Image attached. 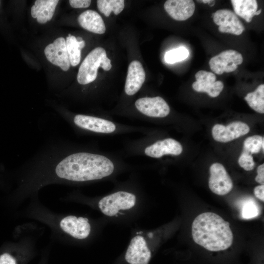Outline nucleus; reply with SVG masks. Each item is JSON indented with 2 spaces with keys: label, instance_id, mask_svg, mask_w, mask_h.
<instances>
[{
  "label": "nucleus",
  "instance_id": "obj_30",
  "mask_svg": "<svg viewBox=\"0 0 264 264\" xmlns=\"http://www.w3.org/2000/svg\"><path fill=\"white\" fill-rule=\"evenodd\" d=\"M257 175L255 177V181L264 185V164L259 165L257 169Z\"/></svg>",
  "mask_w": 264,
  "mask_h": 264
},
{
  "label": "nucleus",
  "instance_id": "obj_13",
  "mask_svg": "<svg viewBox=\"0 0 264 264\" xmlns=\"http://www.w3.org/2000/svg\"><path fill=\"white\" fill-rule=\"evenodd\" d=\"M62 229L77 239H85L89 235L91 227L88 219L68 216L63 218L60 223Z\"/></svg>",
  "mask_w": 264,
  "mask_h": 264
},
{
  "label": "nucleus",
  "instance_id": "obj_12",
  "mask_svg": "<svg viewBox=\"0 0 264 264\" xmlns=\"http://www.w3.org/2000/svg\"><path fill=\"white\" fill-rule=\"evenodd\" d=\"M44 52L47 60L52 64L64 71L69 69L70 64L64 38H58L53 43L48 44Z\"/></svg>",
  "mask_w": 264,
  "mask_h": 264
},
{
  "label": "nucleus",
  "instance_id": "obj_21",
  "mask_svg": "<svg viewBox=\"0 0 264 264\" xmlns=\"http://www.w3.org/2000/svg\"><path fill=\"white\" fill-rule=\"evenodd\" d=\"M66 47L70 65L75 66L81 60V50L85 46L84 40L78 41L76 38L68 34L66 40Z\"/></svg>",
  "mask_w": 264,
  "mask_h": 264
},
{
  "label": "nucleus",
  "instance_id": "obj_27",
  "mask_svg": "<svg viewBox=\"0 0 264 264\" xmlns=\"http://www.w3.org/2000/svg\"><path fill=\"white\" fill-rule=\"evenodd\" d=\"M239 165L245 171H251L255 166L252 154L242 151L238 159Z\"/></svg>",
  "mask_w": 264,
  "mask_h": 264
},
{
  "label": "nucleus",
  "instance_id": "obj_4",
  "mask_svg": "<svg viewBox=\"0 0 264 264\" xmlns=\"http://www.w3.org/2000/svg\"><path fill=\"white\" fill-rule=\"evenodd\" d=\"M136 201V198L133 194L126 191H118L101 198L98 202V207L104 215L113 217L121 210L133 208Z\"/></svg>",
  "mask_w": 264,
  "mask_h": 264
},
{
  "label": "nucleus",
  "instance_id": "obj_1",
  "mask_svg": "<svg viewBox=\"0 0 264 264\" xmlns=\"http://www.w3.org/2000/svg\"><path fill=\"white\" fill-rule=\"evenodd\" d=\"M114 169L113 163L107 157L80 152L70 154L61 160L56 165L55 172L60 178L83 182L107 177Z\"/></svg>",
  "mask_w": 264,
  "mask_h": 264
},
{
  "label": "nucleus",
  "instance_id": "obj_6",
  "mask_svg": "<svg viewBox=\"0 0 264 264\" xmlns=\"http://www.w3.org/2000/svg\"><path fill=\"white\" fill-rule=\"evenodd\" d=\"M243 62L242 55L239 52L226 50L211 58L209 64L211 70L218 75L224 72L228 73L236 70L238 66Z\"/></svg>",
  "mask_w": 264,
  "mask_h": 264
},
{
  "label": "nucleus",
  "instance_id": "obj_11",
  "mask_svg": "<svg viewBox=\"0 0 264 264\" xmlns=\"http://www.w3.org/2000/svg\"><path fill=\"white\" fill-rule=\"evenodd\" d=\"M196 81L192 84L193 89L206 92L211 97H216L223 90L224 85L221 81H216V76L211 72L199 70L195 74Z\"/></svg>",
  "mask_w": 264,
  "mask_h": 264
},
{
  "label": "nucleus",
  "instance_id": "obj_29",
  "mask_svg": "<svg viewBox=\"0 0 264 264\" xmlns=\"http://www.w3.org/2000/svg\"><path fill=\"white\" fill-rule=\"evenodd\" d=\"M0 264H17L14 258L8 253L0 255Z\"/></svg>",
  "mask_w": 264,
  "mask_h": 264
},
{
  "label": "nucleus",
  "instance_id": "obj_32",
  "mask_svg": "<svg viewBox=\"0 0 264 264\" xmlns=\"http://www.w3.org/2000/svg\"><path fill=\"white\" fill-rule=\"evenodd\" d=\"M198 1H202L204 3H207L212 2V1H213V0H199Z\"/></svg>",
  "mask_w": 264,
  "mask_h": 264
},
{
  "label": "nucleus",
  "instance_id": "obj_26",
  "mask_svg": "<svg viewBox=\"0 0 264 264\" xmlns=\"http://www.w3.org/2000/svg\"><path fill=\"white\" fill-rule=\"evenodd\" d=\"M263 141L264 137L259 135L248 137L244 141L242 151L251 154L258 153L262 149Z\"/></svg>",
  "mask_w": 264,
  "mask_h": 264
},
{
  "label": "nucleus",
  "instance_id": "obj_8",
  "mask_svg": "<svg viewBox=\"0 0 264 264\" xmlns=\"http://www.w3.org/2000/svg\"><path fill=\"white\" fill-rule=\"evenodd\" d=\"M250 131L249 126L241 121H234L225 126L216 124L212 130L215 140L220 142H228L243 136Z\"/></svg>",
  "mask_w": 264,
  "mask_h": 264
},
{
  "label": "nucleus",
  "instance_id": "obj_34",
  "mask_svg": "<svg viewBox=\"0 0 264 264\" xmlns=\"http://www.w3.org/2000/svg\"><path fill=\"white\" fill-rule=\"evenodd\" d=\"M76 40L78 41H81L82 40H83L82 39V38L81 37H78L77 38H76Z\"/></svg>",
  "mask_w": 264,
  "mask_h": 264
},
{
  "label": "nucleus",
  "instance_id": "obj_9",
  "mask_svg": "<svg viewBox=\"0 0 264 264\" xmlns=\"http://www.w3.org/2000/svg\"><path fill=\"white\" fill-rule=\"evenodd\" d=\"M212 16L214 23L219 26V31L221 33L240 35L244 30L242 22L230 10H218L213 13Z\"/></svg>",
  "mask_w": 264,
  "mask_h": 264
},
{
  "label": "nucleus",
  "instance_id": "obj_3",
  "mask_svg": "<svg viewBox=\"0 0 264 264\" xmlns=\"http://www.w3.org/2000/svg\"><path fill=\"white\" fill-rule=\"evenodd\" d=\"M111 61L107 56L104 48L98 47L92 50L81 64L77 76L78 83L86 85L94 81L99 67L109 71L111 68Z\"/></svg>",
  "mask_w": 264,
  "mask_h": 264
},
{
  "label": "nucleus",
  "instance_id": "obj_15",
  "mask_svg": "<svg viewBox=\"0 0 264 264\" xmlns=\"http://www.w3.org/2000/svg\"><path fill=\"white\" fill-rule=\"evenodd\" d=\"M182 151L183 148L179 142L172 138H166L147 147L144 152L150 157L159 158L165 154L178 155Z\"/></svg>",
  "mask_w": 264,
  "mask_h": 264
},
{
  "label": "nucleus",
  "instance_id": "obj_25",
  "mask_svg": "<svg viewBox=\"0 0 264 264\" xmlns=\"http://www.w3.org/2000/svg\"><path fill=\"white\" fill-rule=\"evenodd\" d=\"M189 51L184 46H180L167 51L164 56V60L168 64H174L182 61L189 56Z\"/></svg>",
  "mask_w": 264,
  "mask_h": 264
},
{
  "label": "nucleus",
  "instance_id": "obj_18",
  "mask_svg": "<svg viewBox=\"0 0 264 264\" xmlns=\"http://www.w3.org/2000/svg\"><path fill=\"white\" fill-rule=\"evenodd\" d=\"M78 22L83 28L94 33L102 34L106 31L102 17L94 10H88L81 13L78 18Z\"/></svg>",
  "mask_w": 264,
  "mask_h": 264
},
{
  "label": "nucleus",
  "instance_id": "obj_17",
  "mask_svg": "<svg viewBox=\"0 0 264 264\" xmlns=\"http://www.w3.org/2000/svg\"><path fill=\"white\" fill-rule=\"evenodd\" d=\"M145 79V72L141 63L135 60L129 66L125 86L126 93L130 96L135 94L141 88Z\"/></svg>",
  "mask_w": 264,
  "mask_h": 264
},
{
  "label": "nucleus",
  "instance_id": "obj_22",
  "mask_svg": "<svg viewBox=\"0 0 264 264\" xmlns=\"http://www.w3.org/2000/svg\"><path fill=\"white\" fill-rule=\"evenodd\" d=\"M245 100L253 110L260 113H264V85L261 84L256 90L248 93Z\"/></svg>",
  "mask_w": 264,
  "mask_h": 264
},
{
  "label": "nucleus",
  "instance_id": "obj_10",
  "mask_svg": "<svg viewBox=\"0 0 264 264\" xmlns=\"http://www.w3.org/2000/svg\"><path fill=\"white\" fill-rule=\"evenodd\" d=\"M135 105L142 113L152 117H164L170 113L168 104L162 97H143L137 99Z\"/></svg>",
  "mask_w": 264,
  "mask_h": 264
},
{
  "label": "nucleus",
  "instance_id": "obj_14",
  "mask_svg": "<svg viewBox=\"0 0 264 264\" xmlns=\"http://www.w3.org/2000/svg\"><path fill=\"white\" fill-rule=\"evenodd\" d=\"M73 121L78 127L96 132L110 133L116 129L112 122L91 116L78 114L74 117Z\"/></svg>",
  "mask_w": 264,
  "mask_h": 264
},
{
  "label": "nucleus",
  "instance_id": "obj_31",
  "mask_svg": "<svg viewBox=\"0 0 264 264\" xmlns=\"http://www.w3.org/2000/svg\"><path fill=\"white\" fill-rule=\"evenodd\" d=\"M254 194L255 197L260 200L264 201V185H260L255 187Z\"/></svg>",
  "mask_w": 264,
  "mask_h": 264
},
{
  "label": "nucleus",
  "instance_id": "obj_35",
  "mask_svg": "<svg viewBox=\"0 0 264 264\" xmlns=\"http://www.w3.org/2000/svg\"></svg>",
  "mask_w": 264,
  "mask_h": 264
},
{
  "label": "nucleus",
  "instance_id": "obj_20",
  "mask_svg": "<svg viewBox=\"0 0 264 264\" xmlns=\"http://www.w3.org/2000/svg\"><path fill=\"white\" fill-rule=\"evenodd\" d=\"M234 10L236 14L250 22L258 8L256 0H231Z\"/></svg>",
  "mask_w": 264,
  "mask_h": 264
},
{
  "label": "nucleus",
  "instance_id": "obj_28",
  "mask_svg": "<svg viewBox=\"0 0 264 264\" xmlns=\"http://www.w3.org/2000/svg\"><path fill=\"white\" fill-rule=\"evenodd\" d=\"M90 0H70L69 3L70 6L75 8H87L91 4Z\"/></svg>",
  "mask_w": 264,
  "mask_h": 264
},
{
  "label": "nucleus",
  "instance_id": "obj_5",
  "mask_svg": "<svg viewBox=\"0 0 264 264\" xmlns=\"http://www.w3.org/2000/svg\"><path fill=\"white\" fill-rule=\"evenodd\" d=\"M152 256V251L144 238L136 235L131 240L124 259L127 264H149Z\"/></svg>",
  "mask_w": 264,
  "mask_h": 264
},
{
  "label": "nucleus",
  "instance_id": "obj_19",
  "mask_svg": "<svg viewBox=\"0 0 264 264\" xmlns=\"http://www.w3.org/2000/svg\"><path fill=\"white\" fill-rule=\"evenodd\" d=\"M58 0H37L31 9V16L41 24L51 20L54 15Z\"/></svg>",
  "mask_w": 264,
  "mask_h": 264
},
{
  "label": "nucleus",
  "instance_id": "obj_33",
  "mask_svg": "<svg viewBox=\"0 0 264 264\" xmlns=\"http://www.w3.org/2000/svg\"><path fill=\"white\" fill-rule=\"evenodd\" d=\"M261 12H262V9H260L259 10H257L254 13V16L255 15H260L261 14Z\"/></svg>",
  "mask_w": 264,
  "mask_h": 264
},
{
  "label": "nucleus",
  "instance_id": "obj_2",
  "mask_svg": "<svg viewBox=\"0 0 264 264\" xmlns=\"http://www.w3.org/2000/svg\"><path fill=\"white\" fill-rule=\"evenodd\" d=\"M192 235L196 243L210 251L225 250L233 241L229 222L213 212L201 213L195 219Z\"/></svg>",
  "mask_w": 264,
  "mask_h": 264
},
{
  "label": "nucleus",
  "instance_id": "obj_16",
  "mask_svg": "<svg viewBox=\"0 0 264 264\" xmlns=\"http://www.w3.org/2000/svg\"><path fill=\"white\" fill-rule=\"evenodd\" d=\"M164 7L167 13L176 21H185L190 18L195 10V4L192 0H168Z\"/></svg>",
  "mask_w": 264,
  "mask_h": 264
},
{
  "label": "nucleus",
  "instance_id": "obj_23",
  "mask_svg": "<svg viewBox=\"0 0 264 264\" xmlns=\"http://www.w3.org/2000/svg\"><path fill=\"white\" fill-rule=\"evenodd\" d=\"M97 5L99 11L109 17L111 11L118 15L123 10L125 4L123 0H98Z\"/></svg>",
  "mask_w": 264,
  "mask_h": 264
},
{
  "label": "nucleus",
  "instance_id": "obj_7",
  "mask_svg": "<svg viewBox=\"0 0 264 264\" xmlns=\"http://www.w3.org/2000/svg\"><path fill=\"white\" fill-rule=\"evenodd\" d=\"M210 177L208 185L214 193L223 196L232 189V180L224 167L220 163H215L210 167Z\"/></svg>",
  "mask_w": 264,
  "mask_h": 264
},
{
  "label": "nucleus",
  "instance_id": "obj_24",
  "mask_svg": "<svg viewBox=\"0 0 264 264\" xmlns=\"http://www.w3.org/2000/svg\"><path fill=\"white\" fill-rule=\"evenodd\" d=\"M260 207L253 198H248L243 201L241 207V216L243 219L248 220L255 218L259 215Z\"/></svg>",
  "mask_w": 264,
  "mask_h": 264
}]
</instances>
